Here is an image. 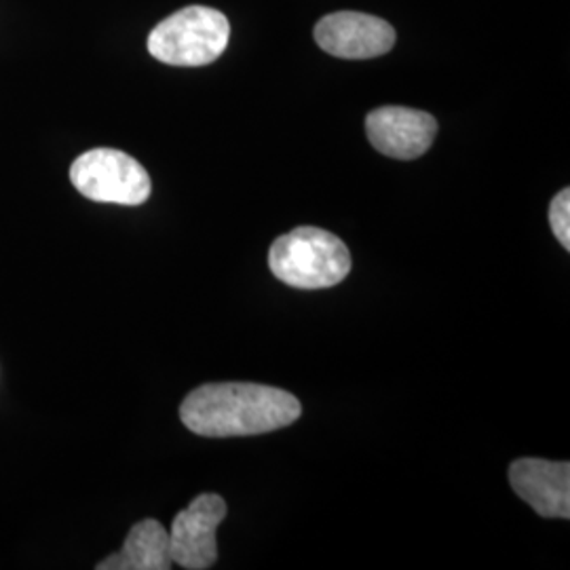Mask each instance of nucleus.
I'll return each mask as SVG.
<instances>
[{"label": "nucleus", "mask_w": 570, "mask_h": 570, "mask_svg": "<svg viewBox=\"0 0 570 570\" xmlns=\"http://www.w3.org/2000/svg\"><path fill=\"white\" fill-rule=\"evenodd\" d=\"M174 567L169 530L157 520H142L129 530L121 551L104 558L98 570H169Z\"/></svg>", "instance_id": "1a4fd4ad"}, {"label": "nucleus", "mask_w": 570, "mask_h": 570, "mask_svg": "<svg viewBox=\"0 0 570 570\" xmlns=\"http://www.w3.org/2000/svg\"><path fill=\"white\" fill-rule=\"evenodd\" d=\"M370 144L385 157L412 161L428 153L438 134V121L423 110L383 106L367 115Z\"/></svg>", "instance_id": "0eeeda50"}, {"label": "nucleus", "mask_w": 570, "mask_h": 570, "mask_svg": "<svg viewBox=\"0 0 570 570\" xmlns=\"http://www.w3.org/2000/svg\"><path fill=\"white\" fill-rule=\"evenodd\" d=\"M226 501L220 494H199L174 518L169 548L174 564L186 570L212 569L218 560L216 530L225 522Z\"/></svg>", "instance_id": "39448f33"}, {"label": "nucleus", "mask_w": 570, "mask_h": 570, "mask_svg": "<svg viewBox=\"0 0 570 570\" xmlns=\"http://www.w3.org/2000/svg\"><path fill=\"white\" fill-rule=\"evenodd\" d=\"M511 489L543 518H570V465L546 459H518L510 468Z\"/></svg>", "instance_id": "6e6552de"}, {"label": "nucleus", "mask_w": 570, "mask_h": 570, "mask_svg": "<svg viewBox=\"0 0 570 570\" xmlns=\"http://www.w3.org/2000/svg\"><path fill=\"white\" fill-rule=\"evenodd\" d=\"M230 39L225 13L193 4L165 18L148 37V51L169 66L197 68L218 60Z\"/></svg>", "instance_id": "7ed1b4c3"}, {"label": "nucleus", "mask_w": 570, "mask_h": 570, "mask_svg": "<svg viewBox=\"0 0 570 570\" xmlns=\"http://www.w3.org/2000/svg\"><path fill=\"white\" fill-rule=\"evenodd\" d=\"M550 225L556 239L570 249V190L562 188L550 205Z\"/></svg>", "instance_id": "9d476101"}, {"label": "nucleus", "mask_w": 570, "mask_h": 570, "mask_svg": "<svg viewBox=\"0 0 570 570\" xmlns=\"http://www.w3.org/2000/svg\"><path fill=\"white\" fill-rule=\"evenodd\" d=\"M301 402L284 389L256 383H212L186 395L184 425L204 438L258 435L296 423Z\"/></svg>", "instance_id": "f257e3e1"}, {"label": "nucleus", "mask_w": 570, "mask_h": 570, "mask_svg": "<svg viewBox=\"0 0 570 570\" xmlns=\"http://www.w3.org/2000/svg\"><path fill=\"white\" fill-rule=\"evenodd\" d=\"M70 180L96 204L142 205L153 190L142 165L115 148L82 153L70 167Z\"/></svg>", "instance_id": "20e7f679"}, {"label": "nucleus", "mask_w": 570, "mask_h": 570, "mask_svg": "<svg viewBox=\"0 0 570 570\" xmlns=\"http://www.w3.org/2000/svg\"><path fill=\"white\" fill-rule=\"evenodd\" d=\"M268 266L289 287L326 289L341 284L348 275L351 254L330 230L301 226L273 242Z\"/></svg>", "instance_id": "f03ea898"}, {"label": "nucleus", "mask_w": 570, "mask_h": 570, "mask_svg": "<svg viewBox=\"0 0 570 570\" xmlns=\"http://www.w3.org/2000/svg\"><path fill=\"white\" fill-rule=\"evenodd\" d=\"M315 41L334 58L370 60L393 49L395 30L381 18L357 11H338L317 21Z\"/></svg>", "instance_id": "423d86ee"}]
</instances>
